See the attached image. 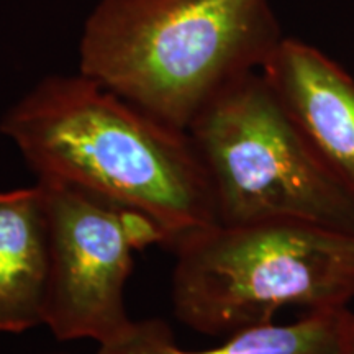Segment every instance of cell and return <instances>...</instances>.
<instances>
[{
    "instance_id": "cell-1",
    "label": "cell",
    "mask_w": 354,
    "mask_h": 354,
    "mask_svg": "<svg viewBox=\"0 0 354 354\" xmlns=\"http://www.w3.org/2000/svg\"><path fill=\"white\" fill-rule=\"evenodd\" d=\"M0 131L38 180L71 185L148 216L167 250L218 223L189 133L81 73L39 81L8 109Z\"/></svg>"
},
{
    "instance_id": "cell-2",
    "label": "cell",
    "mask_w": 354,
    "mask_h": 354,
    "mask_svg": "<svg viewBox=\"0 0 354 354\" xmlns=\"http://www.w3.org/2000/svg\"><path fill=\"white\" fill-rule=\"evenodd\" d=\"M282 38L269 0H100L84 24L79 73L187 131Z\"/></svg>"
},
{
    "instance_id": "cell-3",
    "label": "cell",
    "mask_w": 354,
    "mask_h": 354,
    "mask_svg": "<svg viewBox=\"0 0 354 354\" xmlns=\"http://www.w3.org/2000/svg\"><path fill=\"white\" fill-rule=\"evenodd\" d=\"M172 253V310L201 335L227 338L274 323L286 307L346 308L354 299V233L304 221L216 223Z\"/></svg>"
},
{
    "instance_id": "cell-4",
    "label": "cell",
    "mask_w": 354,
    "mask_h": 354,
    "mask_svg": "<svg viewBox=\"0 0 354 354\" xmlns=\"http://www.w3.org/2000/svg\"><path fill=\"white\" fill-rule=\"evenodd\" d=\"M187 133L218 223L304 221L354 233V197L310 148L261 71L216 95Z\"/></svg>"
},
{
    "instance_id": "cell-5",
    "label": "cell",
    "mask_w": 354,
    "mask_h": 354,
    "mask_svg": "<svg viewBox=\"0 0 354 354\" xmlns=\"http://www.w3.org/2000/svg\"><path fill=\"white\" fill-rule=\"evenodd\" d=\"M43 187L51 230L44 325L59 342H115L131 325L125 287L136 251L162 245L148 216L59 183Z\"/></svg>"
},
{
    "instance_id": "cell-6",
    "label": "cell",
    "mask_w": 354,
    "mask_h": 354,
    "mask_svg": "<svg viewBox=\"0 0 354 354\" xmlns=\"http://www.w3.org/2000/svg\"><path fill=\"white\" fill-rule=\"evenodd\" d=\"M261 74L310 148L354 197V79L294 38H282Z\"/></svg>"
},
{
    "instance_id": "cell-7",
    "label": "cell",
    "mask_w": 354,
    "mask_h": 354,
    "mask_svg": "<svg viewBox=\"0 0 354 354\" xmlns=\"http://www.w3.org/2000/svg\"><path fill=\"white\" fill-rule=\"evenodd\" d=\"M51 230L43 187L0 192V333L44 325Z\"/></svg>"
},
{
    "instance_id": "cell-8",
    "label": "cell",
    "mask_w": 354,
    "mask_h": 354,
    "mask_svg": "<svg viewBox=\"0 0 354 354\" xmlns=\"http://www.w3.org/2000/svg\"><path fill=\"white\" fill-rule=\"evenodd\" d=\"M353 312L317 310L290 325L253 326L223 338L216 346L184 349L171 326L158 318L133 320L117 339L99 346L97 354H339Z\"/></svg>"
},
{
    "instance_id": "cell-9",
    "label": "cell",
    "mask_w": 354,
    "mask_h": 354,
    "mask_svg": "<svg viewBox=\"0 0 354 354\" xmlns=\"http://www.w3.org/2000/svg\"><path fill=\"white\" fill-rule=\"evenodd\" d=\"M339 354H354V313L351 317V322H349L348 325L346 335H344V342Z\"/></svg>"
},
{
    "instance_id": "cell-10",
    "label": "cell",
    "mask_w": 354,
    "mask_h": 354,
    "mask_svg": "<svg viewBox=\"0 0 354 354\" xmlns=\"http://www.w3.org/2000/svg\"><path fill=\"white\" fill-rule=\"evenodd\" d=\"M39 354H69V353H39Z\"/></svg>"
}]
</instances>
